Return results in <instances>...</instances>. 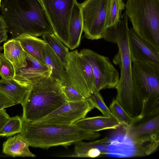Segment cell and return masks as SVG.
<instances>
[{
    "mask_svg": "<svg viewBox=\"0 0 159 159\" xmlns=\"http://www.w3.org/2000/svg\"><path fill=\"white\" fill-rule=\"evenodd\" d=\"M128 21V17L124 16L118 23L106 30L102 39L118 46V51L113 60V63L118 65L120 70L119 80L115 88L117 91L115 99L130 116L135 117L141 114L143 103L133 86Z\"/></svg>",
    "mask_w": 159,
    "mask_h": 159,
    "instance_id": "obj_1",
    "label": "cell"
},
{
    "mask_svg": "<svg viewBox=\"0 0 159 159\" xmlns=\"http://www.w3.org/2000/svg\"><path fill=\"white\" fill-rule=\"evenodd\" d=\"M0 7L12 38L23 34L35 37L54 34L40 0H4Z\"/></svg>",
    "mask_w": 159,
    "mask_h": 159,
    "instance_id": "obj_2",
    "label": "cell"
},
{
    "mask_svg": "<svg viewBox=\"0 0 159 159\" xmlns=\"http://www.w3.org/2000/svg\"><path fill=\"white\" fill-rule=\"evenodd\" d=\"M29 146L43 149L58 146L67 147L80 141L93 140L99 133L82 129L74 124L70 125L32 122L23 119L20 133Z\"/></svg>",
    "mask_w": 159,
    "mask_h": 159,
    "instance_id": "obj_3",
    "label": "cell"
},
{
    "mask_svg": "<svg viewBox=\"0 0 159 159\" xmlns=\"http://www.w3.org/2000/svg\"><path fill=\"white\" fill-rule=\"evenodd\" d=\"M63 84L51 76L32 84L23 104V119L34 122L47 116L67 101L61 89Z\"/></svg>",
    "mask_w": 159,
    "mask_h": 159,
    "instance_id": "obj_4",
    "label": "cell"
},
{
    "mask_svg": "<svg viewBox=\"0 0 159 159\" xmlns=\"http://www.w3.org/2000/svg\"><path fill=\"white\" fill-rule=\"evenodd\" d=\"M125 7L135 32L159 51V0H127Z\"/></svg>",
    "mask_w": 159,
    "mask_h": 159,
    "instance_id": "obj_5",
    "label": "cell"
},
{
    "mask_svg": "<svg viewBox=\"0 0 159 159\" xmlns=\"http://www.w3.org/2000/svg\"><path fill=\"white\" fill-rule=\"evenodd\" d=\"M132 79L134 90L143 102V116H148L158 113L159 66L133 63Z\"/></svg>",
    "mask_w": 159,
    "mask_h": 159,
    "instance_id": "obj_6",
    "label": "cell"
},
{
    "mask_svg": "<svg viewBox=\"0 0 159 159\" xmlns=\"http://www.w3.org/2000/svg\"><path fill=\"white\" fill-rule=\"evenodd\" d=\"M109 138L106 156L116 157H142L151 154L159 145V138L131 136L123 128Z\"/></svg>",
    "mask_w": 159,
    "mask_h": 159,
    "instance_id": "obj_7",
    "label": "cell"
},
{
    "mask_svg": "<svg viewBox=\"0 0 159 159\" xmlns=\"http://www.w3.org/2000/svg\"><path fill=\"white\" fill-rule=\"evenodd\" d=\"M63 85L74 88L87 98L98 91L91 67L77 50L69 52Z\"/></svg>",
    "mask_w": 159,
    "mask_h": 159,
    "instance_id": "obj_8",
    "label": "cell"
},
{
    "mask_svg": "<svg viewBox=\"0 0 159 159\" xmlns=\"http://www.w3.org/2000/svg\"><path fill=\"white\" fill-rule=\"evenodd\" d=\"M109 0H85L80 4L83 31L87 39H102Z\"/></svg>",
    "mask_w": 159,
    "mask_h": 159,
    "instance_id": "obj_9",
    "label": "cell"
},
{
    "mask_svg": "<svg viewBox=\"0 0 159 159\" xmlns=\"http://www.w3.org/2000/svg\"><path fill=\"white\" fill-rule=\"evenodd\" d=\"M80 52L91 67L98 91L115 88L119 80V74L108 57L89 49H82Z\"/></svg>",
    "mask_w": 159,
    "mask_h": 159,
    "instance_id": "obj_10",
    "label": "cell"
},
{
    "mask_svg": "<svg viewBox=\"0 0 159 159\" xmlns=\"http://www.w3.org/2000/svg\"><path fill=\"white\" fill-rule=\"evenodd\" d=\"M53 27L55 34L67 47L70 19L76 0H40Z\"/></svg>",
    "mask_w": 159,
    "mask_h": 159,
    "instance_id": "obj_11",
    "label": "cell"
},
{
    "mask_svg": "<svg viewBox=\"0 0 159 159\" xmlns=\"http://www.w3.org/2000/svg\"><path fill=\"white\" fill-rule=\"evenodd\" d=\"M94 108L88 98L82 101L66 102L52 113L34 122L72 125L85 117L87 114Z\"/></svg>",
    "mask_w": 159,
    "mask_h": 159,
    "instance_id": "obj_12",
    "label": "cell"
},
{
    "mask_svg": "<svg viewBox=\"0 0 159 159\" xmlns=\"http://www.w3.org/2000/svg\"><path fill=\"white\" fill-rule=\"evenodd\" d=\"M128 37L132 62L147 63L159 66V51L139 36L132 28L129 29Z\"/></svg>",
    "mask_w": 159,
    "mask_h": 159,
    "instance_id": "obj_13",
    "label": "cell"
},
{
    "mask_svg": "<svg viewBox=\"0 0 159 159\" xmlns=\"http://www.w3.org/2000/svg\"><path fill=\"white\" fill-rule=\"evenodd\" d=\"M27 66L19 69L14 79L23 85H32L38 80L50 76L51 70L45 64L25 52Z\"/></svg>",
    "mask_w": 159,
    "mask_h": 159,
    "instance_id": "obj_14",
    "label": "cell"
},
{
    "mask_svg": "<svg viewBox=\"0 0 159 159\" xmlns=\"http://www.w3.org/2000/svg\"><path fill=\"white\" fill-rule=\"evenodd\" d=\"M108 143L109 138L107 137L89 142L78 141L74 144L73 153L66 156L95 158L106 156Z\"/></svg>",
    "mask_w": 159,
    "mask_h": 159,
    "instance_id": "obj_15",
    "label": "cell"
},
{
    "mask_svg": "<svg viewBox=\"0 0 159 159\" xmlns=\"http://www.w3.org/2000/svg\"><path fill=\"white\" fill-rule=\"evenodd\" d=\"M73 124L82 129L91 132L108 129H116L122 125L116 118L105 116L85 117Z\"/></svg>",
    "mask_w": 159,
    "mask_h": 159,
    "instance_id": "obj_16",
    "label": "cell"
},
{
    "mask_svg": "<svg viewBox=\"0 0 159 159\" xmlns=\"http://www.w3.org/2000/svg\"><path fill=\"white\" fill-rule=\"evenodd\" d=\"M83 31V22L80 4L75 2L73 6L70 21L68 47L73 50L80 43Z\"/></svg>",
    "mask_w": 159,
    "mask_h": 159,
    "instance_id": "obj_17",
    "label": "cell"
},
{
    "mask_svg": "<svg viewBox=\"0 0 159 159\" xmlns=\"http://www.w3.org/2000/svg\"><path fill=\"white\" fill-rule=\"evenodd\" d=\"M5 57L12 64L16 73L27 66L25 53L20 43L15 38L9 40L3 45Z\"/></svg>",
    "mask_w": 159,
    "mask_h": 159,
    "instance_id": "obj_18",
    "label": "cell"
},
{
    "mask_svg": "<svg viewBox=\"0 0 159 159\" xmlns=\"http://www.w3.org/2000/svg\"><path fill=\"white\" fill-rule=\"evenodd\" d=\"M27 141L20 133L9 137L2 146L3 153L13 157H35L30 151Z\"/></svg>",
    "mask_w": 159,
    "mask_h": 159,
    "instance_id": "obj_19",
    "label": "cell"
},
{
    "mask_svg": "<svg viewBox=\"0 0 159 159\" xmlns=\"http://www.w3.org/2000/svg\"><path fill=\"white\" fill-rule=\"evenodd\" d=\"M122 126L125 133L131 136L141 138L159 137L158 114L137 126Z\"/></svg>",
    "mask_w": 159,
    "mask_h": 159,
    "instance_id": "obj_20",
    "label": "cell"
},
{
    "mask_svg": "<svg viewBox=\"0 0 159 159\" xmlns=\"http://www.w3.org/2000/svg\"><path fill=\"white\" fill-rule=\"evenodd\" d=\"M31 86L21 84L14 79L0 80V90L11 98L16 104H23Z\"/></svg>",
    "mask_w": 159,
    "mask_h": 159,
    "instance_id": "obj_21",
    "label": "cell"
},
{
    "mask_svg": "<svg viewBox=\"0 0 159 159\" xmlns=\"http://www.w3.org/2000/svg\"><path fill=\"white\" fill-rule=\"evenodd\" d=\"M43 57L44 63L51 70L50 76L63 84L65 78V67L59 58L47 44L43 50Z\"/></svg>",
    "mask_w": 159,
    "mask_h": 159,
    "instance_id": "obj_22",
    "label": "cell"
},
{
    "mask_svg": "<svg viewBox=\"0 0 159 159\" xmlns=\"http://www.w3.org/2000/svg\"><path fill=\"white\" fill-rule=\"evenodd\" d=\"M15 39L19 41L25 52L45 63L43 52L47 43L43 39L25 34H20Z\"/></svg>",
    "mask_w": 159,
    "mask_h": 159,
    "instance_id": "obj_23",
    "label": "cell"
},
{
    "mask_svg": "<svg viewBox=\"0 0 159 159\" xmlns=\"http://www.w3.org/2000/svg\"><path fill=\"white\" fill-rule=\"evenodd\" d=\"M42 37L59 58L66 68L70 52L68 48L63 44L61 40L54 33L45 34Z\"/></svg>",
    "mask_w": 159,
    "mask_h": 159,
    "instance_id": "obj_24",
    "label": "cell"
},
{
    "mask_svg": "<svg viewBox=\"0 0 159 159\" xmlns=\"http://www.w3.org/2000/svg\"><path fill=\"white\" fill-rule=\"evenodd\" d=\"M125 7V4L122 0H109L106 21V29L120 21L122 17V11Z\"/></svg>",
    "mask_w": 159,
    "mask_h": 159,
    "instance_id": "obj_25",
    "label": "cell"
},
{
    "mask_svg": "<svg viewBox=\"0 0 159 159\" xmlns=\"http://www.w3.org/2000/svg\"><path fill=\"white\" fill-rule=\"evenodd\" d=\"M109 109L122 125L129 127L134 125L136 122L135 119L126 112L115 98L111 103Z\"/></svg>",
    "mask_w": 159,
    "mask_h": 159,
    "instance_id": "obj_26",
    "label": "cell"
},
{
    "mask_svg": "<svg viewBox=\"0 0 159 159\" xmlns=\"http://www.w3.org/2000/svg\"><path fill=\"white\" fill-rule=\"evenodd\" d=\"M22 116L10 117L0 130V136L9 137L20 133L22 128Z\"/></svg>",
    "mask_w": 159,
    "mask_h": 159,
    "instance_id": "obj_27",
    "label": "cell"
},
{
    "mask_svg": "<svg viewBox=\"0 0 159 159\" xmlns=\"http://www.w3.org/2000/svg\"><path fill=\"white\" fill-rule=\"evenodd\" d=\"M88 98L92 103L94 107L98 109L102 113L103 116L112 117L116 118L105 103L99 92L96 91L94 92Z\"/></svg>",
    "mask_w": 159,
    "mask_h": 159,
    "instance_id": "obj_28",
    "label": "cell"
},
{
    "mask_svg": "<svg viewBox=\"0 0 159 159\" xmlns=\"http://www.w3.org/2000/svg\"><path fill=\"white\" fill-rule=\"evenodd\" d=\"M16 72L11 63L0 53V76L5 80L14 79Z\"/></svg>",
    "mask_w": 159,
    "mask_h": 159,
    "instance_id": "obj_29",
    "label": "cell"
},
{
    "mask_svg": "<svg viewBox=\"0 0 159 159\" xmlns=\"http://www.w3.org/2000/svg\"><path fill=\"white\" fill-rule=\"evenodd\" d=\"M61 89L67 102L82 101L87 98L77 90L70 87L62 85Z\"/></svg>",
    "mask_w": 159,
    "mask_h": 159,
    "instance_id": "obj_30",
    "label": "cell"
},
{
    "mask_svg": "<svg viewBox=\"0 0 159 159\" xmlns=\"http://www.w3.org/2000/svg\"><path fill=\"white\" fill-rule=\"evenodd\" d=\"M16 105L13 100L0 90V111Z\"/></svg>",
    "mask_w": 159,
    "mask_h": 159,
    "instance_id": "obj_31",
    "label": "cell"
},
{
    "mask_svg": "<svg viewBox=\"0 0 159 159\" xmlns=\"http://www.w3.org/2000/svg\"><path fill=\"white\" fill-rule=\"evenodd\" d=\"M10 117L5 109L0 111V130Z\"/></svg>",
    "mask_w": 159,
    "mask_h": 159,
    "instance_id": "obj_32",
    "label": "cell"
},
{
    "mask_svg": "<svg viewBox=\"0 0 159 159\" xmlns=\"http://www.w3.org/2000/svg\"><path fill=\"white\" fill-rule=\"evenodd\" d=\"M7 33L6 30L0 31V43L7 40L8 38Z\"/></svg>",
    "mask_w": 159,
    "mask_h": 159,
    "instance_id": "obj_33",
    "label": "cell"
},
{
    "mask_svg": "<svg viewBox=\"0 0 159 159\" xmlns=\"http://www.w3.org/2000/svg\"><path fill=\"white\" fill-rule=\"evenodd\" d=\"M6 23L2 16L0 15V31L6 30Z\"/></svg>",
    "mask_w": 159,
    "mask_h": 159,
    "instance_id": "obj_34",
    "label": "cell"
},
{
    "mask_svg": "<svg viewBox=\"0 0 159 159\" xmlns=\"http://www.w3.org/2000/svg\"><path fill=\"white\" fill-rule=\"evenodd\" d=\"M2 0H0V7L1 6V2Z\"/></svg>",
    "mask_w": 159,
    "mask_h": 159,
    "instance_id": "obj_35",
    "label": "cell"
},
{
    "mask_svg": "<svg viewBox=\"0 0 159 159\" xmlns=\"http://www.w3.org/2000/svg\"></svg>",
    "mask_w": 159,
    "mask_h": 159,
    "instance_id": "obj_36",
    "label": "cell"
}]
</instances>
